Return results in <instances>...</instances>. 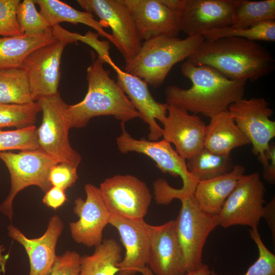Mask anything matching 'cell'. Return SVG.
<instances>
[{
  "label": "cell",
  "mask_w": 275,
  "mask_h": 275,
  "mask_svg": "<svg viewBox=\"0 0 275 275\" xmlns=\"http://www.w3.org/2000/svg\"><path fill=\"white\" fill-rule=\"evenodd\" d=\"M181 71L191 86L187 89L167 87L164 92L169 105L211 118L243 98L246 81L230 79L210 66L186 60L181 64Z\"/></svg>",
  "instance_id": "1"
},
{
  "label": "cell",
  "mask_w": 275,
  "mask_h": 275,
  "mask_svg": "<svg viewBox=\"0 0 275 275\" xmlns=\"http://www.w3.org/2000/svg\"><path fill=\"white\" fill-rule=\"evenodd\" d=\"M186 61L210 66L230 79L246 81H256L275 69V60L266 48L233 37L204 39Z\"/></svg>",
  "instance_id": "2"
},
{
  "label": "cell",
  "mask_w": 275,
  "mask_h": 275,
  "mask_svg": "<svg viewBox=\"0 0 275 275\" xmlns=\"http://www.w3.org/2000/svg\"><path fill=\"white\" fill-rule=\"evenodd\" d=\"M104 63L97 56L87 70L88 89L85 98L67 105L71 128L84 127L91 119L100 116H112L124 123L140 117L110 71L104 68Z\"/></svg>",
  "instance_id": "3"
},
{
  "label": "cell",
  "mask_w": 275,
  "mask_h": 275,
  "mask_svg": "<svg viewBox=\"0 0 275 275\" xmlns=\"http://www.w3.org/2000/svg\"><path fill=\"white\" fill-rule=\"evenodd\" d=\"M122 132L116 139L117 147L122 154L135 152L145 154L155 162L163 173L175 177L180 176L182 186L179 188L171 186L166 180L158 178L153 183L154 199L158 205H168L174 199L181 200L194 194L198 181L188 171L186 160L179 156L171 144L162 139L151 141L142 138H133L121 123Z\"/></svg>",
  "instance_id": "4"
},
{
  "label": "cell",
  "mask_w": 275,
  "mask_h": 275,
  "mask_svg": "<svg viewBox=\"0 0 275 275\" xmlns=\"http://www.w3.org/2000/svg\"><path fill=\"white\" fill-rule=\"evenodd\" d=\"M201 35L184 39L157 36L142 43L136 57L125 64L124 71L140 77L154 88L164 82L172 67L187 59L204 40Z\"/></svg>",
  "instance_id": "5"
},
{
  "label": "cell",
  "mask_w": 275,
  "mask_h": 275,
  "mask_svg": "<svg viewBox=\"0 0 275 275\" xmlns=\"http://www.w3.org/2000/svg\"><path fill=\"white\" fill-rule=\"evenodd\" d=\"M0 159L10 174V192L0 205V211L12 221L13 202L16 195L24 188L35 185L46 193L52 186L49 174L51 168L59 163L40 149L0 152Z\"/></svg>",
  "instance_id": "6"
},
{
  "label": "cell",
  "mask_w": 275,
  "mask_h": 275,
  "mask_svg": "<svg viewBox=\"0 0 275 275\" xmlns=\"http://www.w3.org/2000/svg\"><path fill=\"white\" fill-rule=\"evenodd\" d=\"M37 101L42 112L41 123L37 129L39 149L58 162H67L77 167L81 157L70 144L69 130L71 127L67 114L68 104L59 92L41 97Z\"/></svg>",
  "instance_id": "7"
},
{
  "label": "cell",
  "mask_w": 275,
  "mask_h": 275,
  "mask_svg": "<svg viewBox=\"0 0 275 275\" xmlns=\"http://www.w3.org/2000/svg\"><path fill=\"white\" fill-rule=\"evenodd\" d=\"M181 207L175 220V230L186 272L202 265L203 248L210 233L218 226L216 215L203 211L193 195L181 200Z\"/></svg>",
  "instance_id": "8"
},
{
  "label": "cell",
  "mask_w": 275,
  "mask_h": 275,
  "mask_svg": "<svg viewBox=\"0 0 275 275\" xmlns=\"http://www.w3.org/2000/svg\"><path fill=\"white\" fill-rule=\"evenodd\" d=\"M177 13L180 32L199 36L230 26L241 0H162Z\"/></svg>",
  "instance_id": "9"
},
{
  "label": "cell",
  "mask_w": 275,
  "mask_h": 275,
  "mask_svg": "<svg viewBox=\"0 0 275 275\" xmlns=\"http://www.w3.org/2000/svg\"><path fill=\"white\" fill-rule=\"evenodd\" d=\"M265 190L258 172L244 174L216 215L218 226L242 225L258 229L263 214Z\"/></svg>",
  "instance_id": "10"
},
{
  "label": "cell",
  "mask_w": 275,
  "mask_h": 275,
  "mask_svg": "<svg viewBox=\"0 0 275 275\" xmlns=\"http://www.w3.org/2000/svg\"><path fill=\"white\" fill-rule=\"evenodd\" d=\"M269 105L263 98H243L228 108L236 124L252 145V152L263 167L268 163L266 153L270 141L275 136V122L270 119L273 111Z\"/></svg>",
  "instance_id": "11"
},
{
  "label": "cell",
  "mask_w": 275,
  "mask_h": 275,
  "mask_svg": "<svg viewBox=\"0 0 275 275\" xmlns=\"http://www.w3.org/2000/svg\"><path fill=\"white\" fill-rule=\"evenodd\" d=\"M85 11L95 14L104 27L111 28L116 47L123 56L125 64L139 53L142 39L131 15L123 0H77Z\"/></svg>",
  "instance_id": "12"
},
{
  "label": "cell",
  "mask_w": 275,
  "mask_h": 275,
  "mask_svg": "<svg viewBox=\"0 0 275 275\" xmlns=\"http://www.w3.org/2000/svg\"><path fill=\"white\" fill-rule=\"evenodd\" d=\"M111 213L131 219L147 214L152 196L147 185L129 174L116 175L105 179L99 187Z\"/></svg>",
  "instance_id": "13"
},
{
  "label": "cell",
  "mask_w": 275,
  "mask_h": 275,
  "mask_svg": "<svg viewBox=\"0 0 275 275\" xmlns=\"http://www.w3.org/2000/svg\"><path fill=\"white\" fill-rule=\"evenodd\" d=\"M74 41L60 38L36 49L24 60L21 68L25 71L34 101L58 93L61 57L65 46Z\"/></svg>",
  "instance_id": "14"
},
{
  "label": "cell",
  "mask_w": 275,
  "mask_h": 275,
  "mask_svg": "<svg viewBox=\"0 0 275 275\" xmlns=\"http://www.w3.org/2000/svg\"><path fill=\"white\" fill-rule=\"evenodd\" d=\"M108 224L118 230L125 249V256L118 264V275H154L148 265L150 225L144 218L131 219L112 213Z\"/></svg>",
  "instance_id": "15"
},
{
  "label": "cell",
  "mask_w": 275,
  "mask_h": 275,
  "mask_svg": "<svg viewBox=\"0 0 275 275\" xmlns=\"http://www.w3.org/2000/svg\"><path fill=\"white\" fill-rule=\"evenodd\" d=\"M84 188L86 200L76 198L73 207L79 219L70 223V230L76 242L96 247L103 241V231L108 224L111 213L98 187L88 183Z\"/></svg>",
  "instance_id": "16"
},
{
  "label": "cell",
  "mask_w": 275,
  "mask_h": 275,
  "mask_svg": "<svg viewBox=\"0 0 275 275\" xmlns=\"http://www.w3.org/2000/svg\"><path fill=\"white\" fill-rule=\"evenodd\" d=\"M116 73L117 82L138 111L140 118L148 125V140L156 141L162 137V124L165 121L169 104L157 101L151 95L148 84L139 77L121 70L112 59L107 63Z\"/></svg>",
  "instance_id": "17"
},
{
  "label": "cell",
  "mask_w": 275,
  "mask_h": 275,
  "mask_svg": "<svg viewBox=\"0 0 275 275\" xmlns=\"http://www.w3.org/2000/svg\"><path fill=\"white\" fill-rule=\"evenodd\" d=\"M162 125L163 139L173 144L177 153L186 160L204 148L206 125L197 115L169 105Z\"/></svg>",
  "instance_id": "18"
},
{
  "label": "cell",
  "mask_w": 275,
  "mask_h": 275,
  "mask_svg": "<svg viewBox=\"0 0 275 275\" xmlns=\"http://www.w3.org/2000/svg\"><path fill=\"white\" fill-rule=\"evenodd\" d=\"M141 39L157 36L177 37L180 31L177 13L162 0H123Z\"/></svg>",
  "instance_id": "19"
},
{
  "label": "cell",
  "mask_w": 275,
  "mask_h": 275,
  "mask_svg": "<svg viewBox=\"0 0 275 275\" xmlns=\"http://www.w3.org/2000/svg\"><path fill=\"white\" fill-rule=\"evenodd\" d=\"M10 238L19 242L28 254L30 270L29 275H49L55 263L58 239L64 229V223L57 215L52 216L45 233L40 237L29 238L12 225L8 226Z\"/></svg>",
  "instance_id": "20"
},
{
  "label": "cell",
  "mask_w": 275,
  "mask_h": 275,
  "mask_svg": "<svg viewBox=\"0 0 275 275\" xmlns=\"http://www.w3.org/2000/svg\"><path fill=\"white\" fill-rule=\"evenodd\" d=\"M150 244L148 265L154 275H184L182 255L175 219L162 225H150Z\"/></svg>",
  "instance_id": "21"
},
{
  "label": "cell",
  "mask_w": 275,
  "mask_h": 275,
  "mask_svg": "<svg viewBox=\"0 0 275 275\" xmlns=\"http://www.w3.org/2000/svg\"><path fill=\"white\" fill-rule=\"evenodd\" d=\"M245 170L241 165H234L233 169L225 175L199 181L193 196L199 208L206 213L217 215Z\"/></svg>",
  "instance_id": "22"
},
{
  "label": "cell",
  "mask_w": 275,
  "mask_h": 275,
  "mask_svg": "<svg viewBox=\"0 0 275 275\" xmlns=\"http://www.w3.org/2000/svg\"><path fill=\"white\" fill-rule=\"evenodd\" d=\"M210 119L206 126L204 147L214 153L229 155L234 149L250 143L228 111Z\"/></svg>",
  "instance_id": "23"
},
{
  "label": "cell",
  "mask_w": 275,
  "mask_h": 275,
  "mask_svg": "<svg viewBox=\"0 0 275 275\" xmlns=\"http://www.w3.org/2000/svg\"><path fill=\"white\" fill-rule=\"evenodd\" d=\"M57 39L52 29L41 35L0 37V70L21 68L32 52Z\"/></svg>",
  "instance_id": "24"
},
{
  "label": "cell",
  "mask_w": 275,
  "mask_h": 275,
  "mask_svg": "<svg viewBox=\"0 0 275 275\" xmlns=\"http://www.w3.org/2000/svg\"><path fill=\"white\" fill-rule=\"evenodd\" d=\"M34 1L40 7L39 12L51 28L63 22L82 23L95 30L98 35L106 38L116 46V42L112 34L104 31V26L99 21L95 19L91 13L76 10L59 0Z\"/></svg>",
  "instance_id": "25"
},
{
  "label": "cell",
  "mask_w": 275,
  "mask_h": 275,
  "mask_svg": "<svg viewBox=\"0 0 275 275\" xmlns=\"http://www.w3.org/2000/svg\"><path fill=\"white\" fill-rule=\"evenodd\" d=\"M122 249L113 238H106L95 247L91 255L81 256L78 275H115L119 271Z\"/></svg>",
  "instance_id": "26"
},
{
  "label": "cell",
  "mask_w": 275,
  "mask_h": 275,
  "mask_svg": "<svg viewBox=\"0 0 275 275\" xmlns=\"http://www.w3.org/2000/svg\"><path fill=\"white\" fill-rule=\"evenodd\" d=\"M188 172L198 181L207 180L230 172L234 165L229 155H221L203 148L186 160Z\"/></svg>",
  "instance_id": "27"
},
{
  "label": "cell",
  "mask_w": 275,
  "mask_h": 275,
  "mask_svg": "<svg viewBox=\"0 0 275 275\" xmlns=\"http://www.w3.org/2000/svg\"><path fill=\"white\" fill-rule=\"evenodd\" d=\"M33 102L24 69L16 68L0 70V103L22 104Z\"/></svg>",
  "instance_id": "28"
},
{
  "label": "cell",
  "mask_w": 275,
  "mask_h": 275,
  "mask_svg": "<svg viewBox=\"0 0 275 275\" xmlns=\"http://www.w3.org/2000/svg\"><path fill=\"white\" fill-rule=\"evenodd\" d=\"M270 20H275L274 0H241L234 11L230 26L248 28Z\"/></svg>",
  "instance_id": "29"
},
{
  "label": "cell",
  "mask_w": 275,
  "mask_h": 275,
  "mask_svg": "<svg viewBox=\"0 0 275 275\" xmlns=\"http://www.w3.org/2000/svg\"><path fill=\"white\" fill-rule=\"evenodd\" d=\"M205 40H215L221 38L233 37L250 41L274 42L275 20L267 21L244 28L228 26L206 32L202 34Z\"/></svg>",
  "instance_id": "30"
},
{
  "label": "cell",
  "mask_w": 275,
  "mask_h": 275,
  "mask_svg": "<svg viewBox=\"0 0 275 275\" xmlns=\"http://www.w3.org/2000/svg\"><path fill=\"white\" fill-rule=\"evenodd\" d=\"M41 111L38 101L27 104L0 103V129H16L34 125L38 114Z\"/></svg>",
  "instance_id": "31"
},
{
  "label": "cell",
  "mask_w": 275,
  "mask_h": 275,
  "mask_svg": "<svg viewBox=\"0 0 275 275\" xmlns=\"http://www.w3.org/2000/svg\"><path fill=\"white\" fill-rule=\"evenodd\" d=\"M35 4L33 0H24L18 5L17 19L22 35H41L52 29Z\"/></svg>",
  "instance_id": "32"
},
{
  "label": "cell",
  "mask_w": 275,
  "mask_h": 275,
  "mask_svg": "<svg viewBox=\"0 0 275 275\" xmlns=\"http://www.w3.org/2000/svg\"><path fill=\"white\" fill-rule=\"evenodd\" d=\"M35 125L10 130L0 129V152L38 149Z\"/></svg>",
  "instance_id": "33"
},
{
  "label": "cell",
  "mask_w": 275,
  "mask_h": 275,
  "mask_svg": "<svg viewBox=\"0 0 275 275\" xmlns=\"http://www.w3.org/2000/svg\"><path fill=\"white\" fill-rule=\"evenodd\" d=\"M251 238L256 243L259 256L256 261L243 275H275V255L265 246L258 229H250ZM210 275H219L211 271Z\"/></svg>",
  "instance_id": "34"
},
{
  "label": "cell",
  "mask_w": 275,
  "mask_h": 275,
  "mask_svg": "<svg viewBox=\"0 0 275 275\" xmlns=\"http://www.w3.org/2000/svg\"><path fill=\"white\" fill-rule=\"evenodd\" d=\"M19 0H0V36L21 35L16 11Z\"/></svg>",
  "instance_id": "35"
},
{
  "label": "cell",
  "mask_w": 275,
  "mask_h": 275,
  "mask_svg": "<svg viewBox=\"0 0 275 275\" xmlns=\"http://www.w3.org/2000/svg\"><path fill=\"white\" fill-rule=\"evenodd\" d=\"M61 37L72 40L75 42L81 41L92 47L100 57L106 63L111 59L109 55V43L107 41H100L98 39L97 33L89 31L85 35L69 32L62 29L60 32Z\"/></svg>",
  "instance_id": "36"
},
{
  "label": "cell",
  "mask_w": 275,
  "mask_h": 275,
  "mask_svg": "<svg viewBox=\"0 0 275 275\" xmlns=\"http://www.w3.org/2000/svg\"><path fill=\"white\" fill-rule=\"evenodd\" d=\"M77 168L67 162H59L51 169L49 180L52 185L65 190L72 186L78 179Z\"/></svg>",
  "instance_id": "37"
},
{
  "label": "cell",
  "mask_w": 275,
  "mask_h": 275,
  "mask_svg": "<svg viewBox=\"0 0 275 275\" xmlns=\"http://www.w3.org/2000/svg\"><path fill=\"white\" fill-rule=\"evenodd\" d=\"M81 256L75 251H67L57 256L55 263L49 275H78Z\"/></svg>",
  "instance_id": "38"
},
{
  "label": "cell",
  "mask_w": 275,
  "mask_h": 275,
  "mask_svg": "<svg viewBox=\"0 0 275 275\" xmlns=\"http://www.w3.org/2000/svg\"><path fill=\"white\" fill-rule=\"evenodd\" d=\"M66 200L65 190L52 186L45 193L42 202L47 207L57 209L62 206Z\"/></svg>",
  "instance_id": "39"
},
{
  "label": "cell",
  "mask_w": 275,
  "mask_h": 275,
  "mask_svg": "<svg viewBox=\"0 0 275 275\" xmlns=\"http://www.w3.org/2000/svg\"><path fill=\"white\" fill-rule=\"evenodd\" d=\"M266 157L269 162L268 164L263 167V177L269 184L275 183V145L270 144L269 150L266 153Z\"/></svg>",
  "instance_id": "40"
},
{
  "label": "cell",
  "mask_w": 275,
  "mask_h": 275,
  "mask_svg": "<svg viewBox=\"0 0 275 275\" xmlns=\"http://www.w3.org/2000/svg\"><path fill=\"white\" fill-rule=\"evenodd\" d=\"M264 218L270 229L273 241L275 237V200L274 198L264 206L263 217Z\"/></svg>",
  "instance_id": "41"
},
{
  "label": "cell",
  "mask_w": 275,
  "mask_h": 275,
  "mask_svg": "<svg viewBox=\"0 0 275 275\" xmlns=\"http://www.w3.org/2000/svg\"><path fill=\"white\" fill-rule=\"evenodd\" d=\"M6 249L3 245L0 244V272L3 274L6 272V265L9 255H3Z\"/></svg>",
  "instance_id": "42"
},
{
  "label": "cell",
  "mask_w": 275,
  "mask_h": 275,
  "mask_svg": "<svg viewBox=\"0 0 275 275\" xmlns=\"http://www.w3.org/2000/svg\"><path fill=\"white\" fill-rule=\"evenodd\" d=\"M211 271L208 266L203 263L198 269L186 273L184 275H210Z\"/></svg>",
  "instance_id": "43"
}]
</instances>
